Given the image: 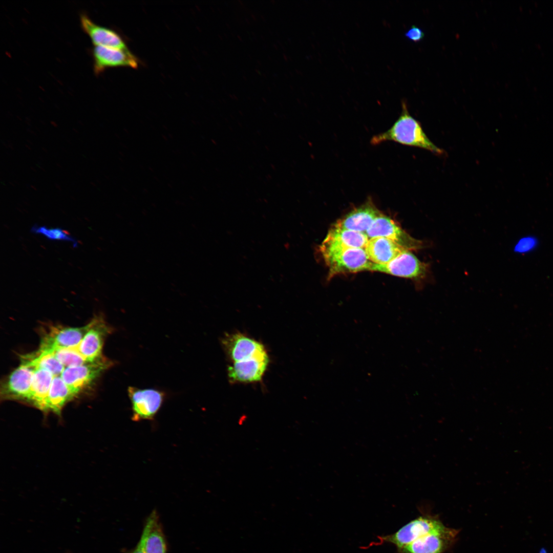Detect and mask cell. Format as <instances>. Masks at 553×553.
<instances>
[{
	"mask_svg": "<svg viewBox=\"0 0 553 553\" xmlns=\"http://www.w3.org/2000/svg\"><path fill=\"white\" fill-rule=\"evenodd\" d=\"M369 239L384 237L389 239L407 250H416L423 247V243L412 237L390 217L382 214L373 222L366 232Z\"/></svg>",
	"mask_w": 553,
	"mask_h": 553,
	"instance_id": "ba28073f",
	"label": "cell"
},
{
	"mask_svg": "<svg viewBox=\"0 0 553 553\" xmlns=\"http://www.w3.org/2000/svg\"><path fill=\"white\" fill-rule=\"evenodd\" d=\"M405 37L410 41L418 42L424 37L423 31L415 25H412L405 33Z\"/></svg>",
	"mask_w": 553,
	"mask_h": 553,
	"instance_id": "d4e9b609",
	"label": "cell"
},
{
	"mask_svg": "<svg viewBox=\"0 0 553 553\" xmlns=\"http://www.w3.org/2000/svg\"><path fill=\"white\" fill-rule=\"evenodd\" d=\"M320 251L329 268V278L340 273L370 270L373 263L365 248L344 247L324 241Z\"/></svg>",
	"mask_w": 553,
	"mask_h": 553,
	"instance_id": "7a4b0ae2",
	"label": "cell"
},
{
	"mask_svg": "<svg viewBox=\"0 0 553 553\" xmlns=\"http://www.w3.org/2000/svg\"><path fill=\"white\" fill-rule=\"evenodd\" d=\"M133 421L152 420L160 409L165 398L164 392L154 389L129 387Z\"/></svg>",
	"mask_w": 553,
	"mask_h": 553,
	"instance_id": "3957f363",
	"label": "cell"
},
{
	"mask_svg": "<svg viewBox=\"0 0 553 553\" xmlns=\"http://www.w3.org/2000/svg\"><path fill=\"white\" fill-rule=\"evenodd\" d=\"M538 239L532 236L520 238L514 246V251L520 254H525L532 252L538 246Z\"/></svg>",
	"mask_w": 553,
	"mask_h": 553,
	"instance_id": "cb8c5ba5",
	"label": "cell"
},
{
	"mask_svg": "<svg viewBox=\"0 0 553 553\" xmlns=\"http://www.w3.org/2000/svg\"><path fill=\"white\" fill-rule=\"evenodd\" d=\"M139 541L144 553H167L165 537L155 510L146 520Z\"/></svg>",
	"mask_w": 553,
	"mask_h": 553,
	"instance_id": "e0dca14e",
	"label": "cell"
},
{
	"mask_svg": "<svg viewBox=\"0 0 553 553\" xmlns=\"http://www.w3.org/2000/svg\"><path fill=\"white\" fill-rule=\"evenodd\" d=\"M36 367L26 357L1 386V398L28 401L32 379Z\"/></svg>",
	"mask_w": 553,
	"mask_h": 553,
	"instance_id": "5b68a950",
	"label": "cell"
},
{
	"mask_svg": "<svg viewBox=\"0 0 553 553\" xmlns=\"http://www.w3.org/2000/svg\"><path fill=\"white\" fill-rule=\"evenodd\" d=\"M90 53L93 60V71L96 75H99L109 68L130 67L137 68L138 66L137 58L129 50L93 46Z\"/></svg>",
	"mask_w": 553,
	"mask_h": 553,
	"instance_id": "30bf717a",
	"label": "cell"
},
{
	"mask_svg": "<svg viewBox=\"0 0 553 553\" xmlns=\"http://www.w3.org/2000/svg\"><path fill=\"white\" fill-rule=\"evenodd\" d=\"M223 344L228 356L233 363L248 359L266 353L261 343L239 333L226 336L223 339Z\"/></svg>",
	"mask_w": 553,
	"mask_h": 553,
	"instance_id": "4fadbf2b",
	"label": "cell"
},
{
	"mask_svg": "<svg viewBox=\"0 0 553 553\" xmlns=\"http://www.w3.org/2000/svg\"><path fill=\"white\" fill-rule=\"evenodd\" d=\"M40 351L51 352L64 366H77L88 362L79 352L78 347L72 348L54 347Z\"/></svg>",
	"mask_w": 553,
	"mask_h": 553,
	"instance_id": "7402d4cb",
	"label": "cell"
},
{
	"mask_svg": "<svg viewBox=\"0 0 553 553\" xmlns=\"http://www.w3.org/2000/svg\"><path fill=\"white\" fill-rule=\"evenodd\" d=\"M370 270L379 271L394 276L420 279L428 270L426 263L421 262L409 250H405L390 262L382 264L372 263Z\"/></svg>",
	"mask_w": 553,
	"mask_h": 553,
	"instance_id": "52a82bcc",
	"label": "cell"
},
{
	"mask_svg": "<svg viewBox=\"0 0 553 553\" xmlns=\"http://www.w3.org/2000/svg\"><path fill=\"white\" fill-rule=\"evenodd\" d=\"M80 24L82 31L90 38L93 46L128 50L125 43L118 33L96 24L86 13L80 14Z\"/></svg>",
	"mask_w": 553,
	"mask_h": 553,
	"instance_id": "9a60e30c",
	"label": "cell"
},
{
	"mask_svg": "<svg viewBox=\"0 0 553 553\" xmlns=\"http://www.w3.org/2000/svg\"><path fill=\"white\" fill-rule=\"evenodd\" d=\"M401 113L393 125L387 131L374 136L371 143L376 145L387 141L417 147L434 154L442 155L443 151L428 138L420 123L409 113L405 100L401 102Z\"/></svg>",
	"mask_w": 553,
	"mask_h": 553,
	"instance_id": "6da1fadb",
	"label": "cell"
},
{
	"mask_svg": "<svg viewBox=\"0 0 553 553\" xmlns=\"http://www.w3.org/2000/svg\"><path fill=\"white\" fill-rule=\"evenodd\" d=\"M90 327V323L80 328L52 326L42 336L39 349L54 347L76 348L80 344Z\"/></svg>",
	"mask_w": 553,
	"mask_h": 553,
	"instance_id": "7c38bea8",
	"label": "cell"
},
{
	"mask_svg": "<svg viewBox=\"0 0 553 553\" xmlns=\"http://www.w3.org/2000/svg\"><path fill=\"white\" fill-rule=\"evenodd\" d=\"M76 396L61 376H54L46 400L45 413L51 411L60 415L66 403Z\"/></svg>",
	"mask_w": 553,
	"mask_h": 553,
	"instance_id": "ffe728a7",
	"label": "cell"
},
{
	"mask_svg": "<svg viewBox=\"0 0 553 553\" xmlns=\"http://www.w3.org/2000/svg\"><path fill=\"white\" fill-rule=\"evenodd\" d=\"M30 231L33 233L40 234L50 240L70 242L74 248L78 246L77 240L61 228H48L45 226L34 225L31 228Z\"/></svg>",
	"mask_w": 553,
	"mask_h": 553,
	"instance_id": "603a6c76",
	"label": "cell"
},
{
	"mask_svg": "<svg viewBox=\"0 0 553 553\" xmlns=\"http://www.w3.org/2000/svg\"><path fill=\"white\" fill-rule=\"evenodd\" d=\"M538 553H549L546 548L545 547H541L539 550Z\"/></svg>",
	"mask_w": 553,
	"mask_h": 553,
	"instance_id": "4316f807",
	"label": "cell"
},
{
	"mask_svg": "<svg viewBox=\"0 0 553 553\" xmlns=\"http://www.w3.org/2000/svg\"><path fill=\"white\" fill-rule=\"evenodd\" d=\"M112 364L111 361L104 357L80 366L67 367L63 370L60 376L77 395Z\"/></svg>",
	"mask_w": 553,
	"mask_h": 553,
	"instance_id": "9c48e42d",
	"label": "cell"
},
{
	"mask_svg": "<svg viewBox=\"0 0 553 553\" xmlns=\"http://www.w3.org/2000/svg\"><path fill=\"white\" fill-rule=\"evenodd\" d=\"M381 214L372 201L368 199L364 204L352 210L338 220L334 225L343 228L366 233L374 220Z\"/></svg>",
	"mask_w": 553,
	"mask_h": 553,
	"instance_id": "2e32d148",
	"label": "cell"
},
{
	"mask_svg": "<svg viewBox=\"0 0 553 553\" xmlns=\"http://www.w3.org/2000/svg\"><path fill=\"white\" fill-rule=\"evenodd\" d=\"M269 363L267 353L253 358L233 363L228 368L230 381L251 382L261 380Z\"/></svg>",
	"mask_w": 553,
	"mask_h": 553,
	"instance_id": "5bb4252c",
	"label": "cell"
},
{
	"mask_svg": "<svg viewBox=\"0 0 553 553\" xmlns=\"http://www.w3.org/2000/svg\"><path fill=\"white\" fill-rule=\"evenodd\" d=\"M459 530L443 527L398 549L399 553H443L454 543Z\"/></svg>",
	"mask_w": 553,
	"mask_h": 553,
	"instance_id": "8992f818",
	"label": "cell"
},
{
	"mask_svg": "<svg viewBox=\"0 0 553 553\" xmlns=\"http://www.w3.org/2000/svg\"><path fill=\"white\" fill-rule=\"evenodd\" d=\"M132 553H144L143 550L141 542L140 541H139L136 547L133 550Z\"/></svg>",
	"mask_w": 553,
	"mask_h": 553,
	"instance_id": "484cf974",
	"label": "cell"
},
{
	"mask_svg": "<svg viewBox=\"0 0 553 553\" xmlns=\"http://www.w3.org/2000/svg\"><path fill=\"white\" fill-rule=\"evenodd\" d=\"M444 526L437 516L424 515L411 521L395 533L381 538L382 541L393 544L398 549Z\"/></svg>",
	"mask_w": 553,
	"mask_h": 553,
	"instance_id": "277c9868",
	"label": "cell"
},
{
	"mask_svg": "<svg viewBox=\"0 0 553 553\" xmlns=\"http://www.w3.org/2000/svg\"><path fill=\"white\" fill-rule=\"evenodd\" d=\"M369 238L365 233L333 225L324 241L344 247L365 248Z\"/></svg>",
	"mask_w": 553,
	"mask_h": 553,
	"instance_id": "44dd1931",
	"label": "cell"
},
{
	"mask_svg": "<svg viewBox=\"0 0 553 553\" xmlns=\"http://www.w3.org/2000/svg\"><path fill=\"white\" fill-rule=\"evenodd\" d=\"M365 249L369 260L378 264L387 263L407 250L395 242L380 237L369 239Z\"/></svg>",
	"mask_w": 553,
	"mask_h": 553,
	"instance_id": "ac0fdd59",
	"label": "cell"
},
{
	"mask_svg": "<svg viewBox=\"0 0 553 553\" xmlns=\"http://www.w3.org/2000/svg\"><path fill=\"white\" fill-rule=\"evenodd\" d=\"M90 327L78 346L80 353L88 362L104 358L102 354L104 340L111 328L102 316H95L90 322Z\"/></svg>",
	"mask_w": 553,
	"mask_h": 553,
	"instance_id": "8fae6325",
	"label": "cell"
},
{
	"mask_svg": "<svg viewBox=\"0 0 553 553\" xmlns=\"http://www.w3.org/2000/svg\"><path fill=\"white\" fill-rule=\"evenodd\" d=\"M48 370L36 367L32 379L28 402L45 412L46 400L54 377Z\"/></svg>",
	"mask_w": 553,
	"mask_h": 553,
	"instance_id": "d6986e66",
	"label": "cell"
}]
</instances>
